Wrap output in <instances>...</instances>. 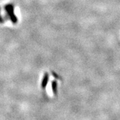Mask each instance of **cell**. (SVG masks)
I'll return each mask as SVG.
<instances>
[{
    "mask_svg": "<svg viewBox=\"0 0 120 120\" xmlns=\"http://www.w3.org/2000/svg\"><path fill=\"white\" fill-rule=\"evenodd\" d=\"M4 11L6 13L5 20H9L13 24H16L18 22L17 16L15 14L14 6L12 4H8L4 6Z\"/></svg>",
    "mask_w": 120,
    "mask_h": 120,
    "instance_id": "cell-1",
    "label": "cell"
}]
</instances>
